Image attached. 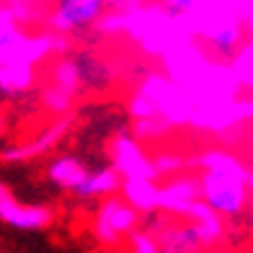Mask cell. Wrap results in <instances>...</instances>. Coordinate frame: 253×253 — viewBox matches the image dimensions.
I'll use <instances>...</instances> for the list:
<instances>
[{
    "label": "cell",
    "mask_w": 253,
    "mask_h": 253,
    "mask_svg": "<svg viewBox=\"0 0 253 253\" xmlns=\"http://www.w3.org/2000/svg\"><path fill=\"white\" fill-rule=\"evenodd\" d=\"M160 60H163V70L186 90L197 106L230 101L243 90L233 65L220 57L214 60L210 49L194 39L173 44Z\"/></svg>",
    "instance_id": "1"
},
{
    "label": "cell",
    "mask_w": 253,
    "mask_h": 253,
    "mask_svg": "<svg viewBox=\"0 0 253 253\" xmlns=\"http://www.w3.org/2000/svg\"><path fill=\"white\" fill-rule=\"evenodd\" d=\"M96 31L103 34V37L124 34L147 57H163V52H168L173 44L197 39V31H194L189 13L168 10L163 3L158 5L142 3L129 10L106 8V13L96 21Z\"/></svg>",
    "instance_id": "2"
},
{
    "label": "cell",
    "mask_w": 253,
    "mask_h": 253,
    "mask_svg": "<svg viewBox=\"0 0 253 253\" xmlns=\"http://www.w3.org/2000/svg\"><path fill=\"white\" fill-rule=\"evenodd\" d=\"M137 90H142L147 98H153V103L158 106V114L163 119H168L173 126H183L191 122L197 103L191 101V96L166 70L145 73L142 80L137 83Z\"/></svg>",
    "instance_id": "3"
},
{
    "label": "cell",
    "mask_w": 253,
    "mask_h": 253,
    "mask_svg": "<svg viewBox=\"0 0 253 253\" xmlns=\"http://www.w3.org/2000/svg\"><path fill=\"white\" fill-rule=\"evenodd\" d=\"M202 199L222 217H235L246 210L248 204V183L246 178L222 173V170H202L199 173Z\"/></svg>",
    "instance_id": "4"
},
{
    "label": "cell",
    "mask_w": 253,
    "mask_h": 253,
    "mask_svg": "<svg viewBox=\"0 0 253 253\" xmlns=\"http://www.w3.org/2000/svg\"><path fill=\"white\" fill-rule=\"evenodd\" d=\"M137 227H140V212H137L124 197L111 194V197L103 199V204L96 212L93 238L103 248H117Z\"/></svg>",
    "instance_id": "5"
},
{
    "label": "cell",
    "mask_w": 253,
    "mask_h": 253,
    "mask_svg": "<svg viewBox=\"0 0 253 253\" xmlns=\"http://www.w3.org/2000/svg\"><path fill=\"white\" fill-rule=\"evenodd\" d=\"M246 122H253V96L243 98L235 96L230 101H220V103H207V106H197L194 117L189 122V126L199 132H227L233 126H240Z\"/></svg>",
    "instance_id": "6"
},
{
    "label": "cell",
    "mask_w": 253,
    "mask_h": 253,
    "mask_svg": "<svg viewBox=\"0 0 253 253\" xmlns=\"http://www.w3.org/2000/svg\"><path fill=\"white\" fill-rule=\"evenodd\" d=\"M0 222L21 233H39L54 222V212L47 204H24L13 197L5 183H0Z\"/></svg>",
    "instance_id": "7"
},
{
    "label": "cell",
    "mask_w": 253,
    "mask_h": 253,
    "mask_svg": "<svg viewBox=\"0 0 253 253\" xmlns=\"http://www.w3.org/2000/svg\"><path fill=\"white\" fill-rule=\"evenodd\" d=\"M106 0H57L54 10L47 16V26L60 34L90 29L106 13Z\"/></svg>",
    "instance_id": "8"
},
{
    "label": "cell",
    "mask_w": 253,
    "mask_h": 253,
    "mask_svg": "<svg viewBox=\"0 0 253 253\" xmlns=\"http://www.w3.org/2000/svg\"><path fill=\"white\" fill-rule=\"evenodd\" d=\"M111 166L124 178H160L153 166V158H147L140 140L132 132H119L111 142Z\"/></svg>",
    "instance_id": "9"
},
{
    "label": "cell",
    "mask_w": 253,
    "mask_h": 253,
    "mask_svg": "<svg viewBox=\"0 0 253 253\" xmlns=\"http://www.w3.org/2000/svg\"><path fill=\"white\" fill-rule=\"evenodd\" d=\"M57 54V31H21L18 37L8 44L5 49H0V62H18V65H42Z\"/></svg>",
    "instance_id": "10"
},
{
    "label": "cell",
    "mask_w": 253,
    "mask_h": 253,
    "mask_svg": "<svg viewBox=\"0 0 253 253\" xmlns=\"http://www.w3.org/2000/svg\"><path fill=\"white\" fill-rule=\"evenodd\" d=\"M73 122H75L73 114H62V117H57L52 124L44 126L34 140H29L24 145L3 147V150H0V160H3V163H26V160H34V158H39L44 153H49L52 147L70 132Z\"/></svg>",
    "instance_id": "11"
},
{
    "label": "cell",
    "mask_w": 253,
    "mask_h": 253,
    "mask_svg": "<svg viewBox=\"0 0 253 253\" xmlns=\"http://www.w3.org/2000/svg\"><path fill=\"white\" fill-rule=\"evenodd\" d=\"M199 197H202L199 176L176 173L160 183V210L173 214V217H183L186 210L191 207V202Z\"/></svg>",
    "instance_id": "12"
},
{
    "label": "cell",
    "mask_w": 253,
    "mask_h": 253,
    "mask_svg": "<svg viewBox=\"0 0 253 253\" xmlns=\"http://www.w3.org/2000/svg\"><path fill=\"white\" fill-rule=\"evenodd\" d=\"M122 197L140 214H153L160 210V183L158 178H124Z\"/></svg>",
    "instance_id": "13"
},
{
    "label": "cell",
    "mask_w": 253,
    "mask_h": 253,
    "mask_svg": "<svg viewBox=\"0 0 253 253\" xmlns=\"http://www.w3.org/2000/svg\"><path fill=\"white\" fill-rule=\"evenodd\" d=\"M124 176L114 166L101 168V170H88V176L80 181V186L73 191L78 199H106L111 194L122 191Z\"/></svg>",
    "instance_id": "14"
},
{
    "label": "cell",
    "mask_w": 253,
    "mask_h": 253,
    "mask_svg": "<svg viewBox=\"0 0 253 253\" xmlns=\"http://www.w3.org/2000/svg\"><path fill=\"white\" fill-rule=\"evenodd\" d=\"M85 176H88V168L75 155H60L47 166V178L62 191H75Z\"/></svg>",
    "instance_id": "15"
},
{
    "label": "cell",
    "mask_w": 253,
    "mask_h": 253,
    "mask_svg": "<svg viewBox=\"0 0 253 253\" xmlns=\"http://www.w3.org/2000/svg\"><path fill=\"white\" fill-rule=\"evenodd\" d=\"M37 85V67L18 62H0V93L21 96Z\"/></svg>",
    "instance_id": "16"
},
{
    "label": "cell",
    "mask_w": 253,
    "mask_h": 253,
    "mask_svg": "<svg viewBox=\"0 0 253 253\" xmlns=\"http://www.w3.org/2000/svg\"><path fill=\"white\" fill-rule=\"evenodd\" d=\"M163 230L158 233L160 248L168 253H197L204 251L197 233H194V225L186 220V225H160Z\"/></svg>",
    "instance_id": "17"
},
{
    "label": "cell",
    "mask_w": 253,
    "mask_h": 253,
    "mask_svg": "<svg viewBox=\"0 0 253 253\" xmlns=\"http://www.w3.org/2000/svg\"><path fill=\"white\" fill-rule=\"evenodd\" d=\"M189 166L199 168V170H222V173H233V176H240V178L248 181L246 163L238 155L227 153V150H207V153H199L197 158L189 160Z\"/></svg>",
    "instance_id": "18"
},
{
    "label": "cell",
    "mask_w": 253,
    "mask_h": 253,
    "mask_svg": "<svg viewBox=\"0 0 253 253\" xmlns=\"http://www.w3.org/2000/svg\"><path fill=\"white\" fill-rule=\"evenodd\" d=\"M49 80L54 85H60V88H65V90H70V93L78 96V90H80V85H83V80H85L83 65H80L78 60H73V57L60 54L54 60L52 70H49Z\"/></svg>",
    "instance_id": "19"
},
{
    "label": "cell",
    "mask_w": 253,
    "mask_h": 253,
    "mask_svg": "<svg viewBox=\"0 0 253 253\" xmlns=\"http://www.w3.org/2000/svg\"><path fill=\"white\" fill-rule=\"evenodd\" d=\"M191 222V220H189ZM194 233H197L199 238V243L202 248H214V246H220L222 240H225V222H222V214H210V217H204V220H194Z\"/></svg>",
    "instance_id": "20"
},
{
    "label": "cell",
    "mask_w": 253,
    "mask_h": 253,
    "mask_svg": "<svg viewBox=\"0 0 253 253\" xmlns=\"http://www.w3.org/2000/svg\"><path fill=\"white\" fill-rule=\"evenodd\" d=\"M168 132H173V124L163 117H147V119H134L132 134L140 142H158L163 140Z\"/></svg>",
    "instance_id": "21"
},
{
    "label": "cell",
    "mask_w": 253,
    "mask_h": 253,
    "mask_svg": "<svg viewBox=\"0 0 253 253\" xmlns=\"http://www.w3.org/2000/svg\"><path fill=\"white\" fill-rule=\"evenodd\" d=\"M73 101H75V93H70V90H65L60 85H44L42 88V106L47 109L52 117H62V114H70L73 109Z\"/></svg>",
    "instance_id": "22"
},
{
    "label": "cell",
    "mask_w": 253,
    "mask_h": 253,
    "mask_svg": "<svg viewBox=\"0 0 253 253\" xmlns=\"http://www.w3.org/2000/svg\"><path fill=\"white\" fill-rule=\"evenodd\" d=\"M3 3L13 10L18 24H37V21H47V10H44L42 0H3Z\"/></svg>",
    "instance_id": "23"
},
{
    "label": "cell",
    "mask_w": 253,
    "mask_h": 253,
    "mask_svg": "<svg viewBox=\"0 0 253 253\" xmlns=\"http://www.w3.org/2000/svg\"><path fill=\"white\" fill-rule=\"evenodd\" d=\"M230 65H233V70H235V75L240 80V85L253 90V42L243 44V47L235 52L233 60H230Z\"/></svg>",
    "instance_id": "24"
},
{
    "label": "cell",
    "mask_w": 253,
    "mask_h": 253,
    "mask_svg": "<svg viewBox=\"0 0 253 253\" xmlns=\"http://www.w3.org/2000/svg\"><path fill=\"white\" fill-rule=\"evenodd\" d=\"M153 166H155L160 178H168V176L181 173V170L189 166V160L183 158V155H178V153H158L153 158Z\"/></svg>",
    "instance_id": "25"
},
{
    "label": "cell",
    "mask_w": 253,
    "mask_h": 253,
    "mask_svg": "<svg viewBox=\"0 0 253 253\" xmlns=\"http://www.w3.org/2000/svg\"><path fill=\"white\" fill-rule=\"evenodd\" d=\"M126 111H129L132 119H147V117H160L158 106L153 103V98H147L142 90H134L126 101Z\"/></svg>",
    "instance_id": "26"
},
{
    "label": "cell",
    "mask_w": 253,
    "mask_h": 253,
    "mask_svg": "<svg viewBox=\"0 0 253 253\" xmlns=\"http://www.w3.org/2000/svg\"><path fill=\"white\" fill-rule=\"evenodd\" d=\"M126 246H129L134 253H158V251H163L158 235L147 233V230H132V233L126 235Z\"/></svg>",
    "instance_id": "27"
},
{
    "label": "cell",
    "mask_w": 253,
    "mask_h": 253,
    "mask_svg": "<svg viewBox=\"0 0 253 253\" xmlns=\"http://www.w3.org/2000/svg\"><path fill=\"white\" fill-rule=\"evenodd\" d=\"M158 3H163L168 10H176V13H191L202 0H158Z\"/></svg>",
    "instance_id": "28"
},
{
    "label": "cell",
    "mask_w": 253,
    "mask_h": 253,
    "mask_svg": "<svg viewBox=\"0 0 253 253\" xmlns=\"http://www.w3.org/2000/svg\"><path fill=\"white\" fill-rule=\"evenodd\" d=\"M106 5L114 10H129V8L142 5V0H106Z\"/></svg>",
    "instance_id": "29"
},
{
    "label": "cell",
    "mask_w": 253,
    "mask_h": 253,
    "mask_svg": "<svg viewBox=\"0 0 253 253\" xmlns=\"http://www.w3.org/2000/svg\"><path fill=\"white\" fill-rule=\"evenodd\" d=\"M246 183H248V191L253 194V168L248 170V181H246Z\"/></svg>",
    "instance_id": "30"
},
{
    "label": "cell",
    "mask_w": 253,
    "mask_h": 253,
    "mask_svg": "<svg viewBox=\"0 0 253 253\" xmlns=\"http://www.w3.org/2000/svg\"><path fill=\"white\" fill-rule=\"evenodd\" d=\"M3 134H5V122H3V117H0V140H3Z\"/></svg>",
    "instance_id": "31"
}]
</instances>
